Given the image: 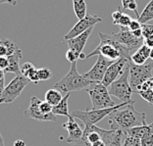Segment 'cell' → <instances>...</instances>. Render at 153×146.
Returning <instances> with one entry per match:
<instances>
[{
  "label": "cell",
  "instance_id": "34",
  "mask_svg": "<svg viewBox=\"0 0 153 146\" xmlns=\"http://www.w3.org/2000/svg\"><path fill=\"white\" fill-rule=\"evenodd\" d=\"M140 29H141V24L140 23V21L137 19L131 20V22L130 23V26H128V30H130L131 32H134V30H140Z\"/></svg>",
  "mask_w": 153,
  "mask_h": 146
},
{
  "label": "cell",
  "instance_id": "44",
  "mask_svg": "<svg viewBox=\"0 0 153 146\" xmlns=\"http://www.w3.org/2000/svg\"><path fill=\"white\" fill-rule=\"evenodd\" d=\"M79 59H86V55L82 52V53L79 54Z\"/></svg>",
  "mask_w": 153,
  "mask_h": 146
},
{
  "label": "cell",
  "instance_id": "36",
  "mask_svg": "<svg viewBox=\"0 0 153 146\" xmlns=\"http://www.w3.org/2000/svg\"><path fill=\"white\" fill-rule=\"evenodd\" d=\"M122 15H123V11H122V10H121V7H119V8H118L117 11H115V12H113V13H112V19H113V23L117 22V21L121 18V16H122Z\"/></svg>",
  "mask_w": 153,
  "mask_h": 146
},
{
  "label": "cell",
  "instance_id": "10",
  "mask_svg": "<svg viewBox=\"0 0 153 146\" xmlns=\"http://www.w3.org/2000/svg\"><path fill=\"white\" fill-rule=\"evenodd\" d=\"M113 63H114L113 61L103 57L102 55H98V58H97V61L94 64V66L88 72L83 74V76H85V78H86L93 82H101L104 76H105L107 69Z\"/></svg>",
  "mask_w": 153,
  "mask_h": 146
},
{
  "label": "cell",
  "instance_id": "41",
  "mask_svg": "<svg viewBox=\"0 0 153 146\" xmlns=\"http://www.w3.org/2000/svg\"><path fill=\"white\" fill-rule=\"evenodd\" d=\"M13 146H26V143H25V141H24V140L18 139V140H16L15 142H14Z\"/></svg>",
  "mask_w": 153,
  "mask_h": 146
},
{
  "label": "cell",
  "instance_id": "45",
  "mask_svg": "<svg viewBox=\"0 0 153 146\" xmlns=\"http://www.w3.org/2000/svg\"><path fill=\"white\" fill-rule=\"evenodd\" d=\"M0 146H4V141H3V138L1 135H0Z\"/></svg>",
  "mask_w": 153,
  "mask_h": 146
},
{
  "label": "cell",
  "instance_id": "42",
  "mask_svg": "<svg viewBox=\"0 0 153 146\" xmlns=\"http://www.w3.org/2000/svg\"><path fill=\"white\" fill-rule=\"evenodd\" d=\"M91 146H106V144L103 140H98V141H96L95 143H93Z\"/></svg>",
  "mask_w": 153,
  "mask_h": 146
},
{
  "label": "cell",
  "instance_id": "15",
  "mask_svg": "<svg viewBox=\"0 0 153 146\" xmlns=\"http://www.w3.org/2000/svg\"><path fill=\"white\" fill-rule=\"evenodd\" d=\"M92 30H93V27H90V29H88L86 32H85L83 33L79 34V36L72 38V39L67 40L69 48L72 49V50L76 51L78 54L82 53V50H83V48H85V43L88 42V39L89 38L90 34H91V33H92Z\"/></svg>",
  "mask_w": 153,
  "mask_h": 146
},
{
  "label": "cell",
  "instance_id": "33",
  "mask_svg": "<svg viewBox=\"0 0 153 146\" xmlns=\"http://www.w3.org/2000/svg\"><path fill=\"white\" fill-rule=\"evenodd\" d=\"M33 67H34V66H33V64L32 63V62H25V63L21 66V75L25 76L27 73Z\"/></svg>",
  "mask_w": 153,
  "mask_h": 146
},
{
  "label": "cell",
  "instance_id": "31",
  "mask_svg": "<svg viewBox=\"0 0 153 146\" xmlns=\"http://www.w3.org/2000/svg\"><path fill=\"white\" fill-rule=\"evenodd\" d=\"M9 56V50L8 46L5 42V37L0 39V57H8Z\"/></svg>",
  "mask_w": 153,
  "mask_h": 146
},
{
  "label": "cell",
  "instance_id": "20",
  "mask_svg": "<svg viewBox=\"0 0 153 146\" xmlns=\"http://www.w3.org/2000/svg\"><path fill=\"white\" fill-rule=\"evenodd\" d=\"M137 20L140 21L141 25L142 24H147L149 21L153 20V0H150L148 4L145 6V8L141 12Z\"/></svg>",
  "mask_w": 153,
  "mask_h": 146
},
{
  "label": "cell",
  "instance_id": "7",
  "mask_svg": "<svg viewBox=\"0 0 153 146\" xmlns=\"http://www.w3.org/2000/svg\"><path fill=\"white\" fill-rule=\"evenodd\" d=\"M130 65V76L128 82L133 88L134 92L137 91V88L141 83L148 81L152 78L153 71V61L145 63L143 65H135L131 60L128 61Z\"/></svg>",
  "mask_w": 153,
  "mask_h": 146
},
{
  "label": "cell",
  "instance_id": "5",
  "mask_svg": "<svg viewBox=\"0 0 153 146\" xmlns=\"http://www.w3.org/2000/svg\"><path fill=\"white\" fill-rule=\"evenodd\" d=\"M128 76H130V65L128 62L122 76L114 82L111 83L108 87L110 95L116 97L122 102L131 101V95H133V93H134L130 84V82H128Z\"/></svg>",
  "mask_w": 153,
  "mask_h": 146
},
{
  "label": "cell",
  "instance_id": "43",
  "mask_svg": "<svg viewBox=\"0 0 153 146\" xmlns=\"http://www.w3.org/2000/svg\"><path fill=\"white\" fill-rule=\"evenodd\" d=\"M4 76H5V72L0 69V79H4Z\"/></svg>",
  "mask_w": 153,
  "mask_h": 146
},
{
  "label": "cell",
  "instance_id": "29",
  "mask_svg": "<svg viewBox=\"0 0 153 146\" xmlns=\"http://www.w3.org/2000/svg\"><path fill=\"white\" fill-rule=\"evenodd\" d=\"M66 59H67L71 64L75 63V62L78 61V59H79V54H78L76 51L69 48V49L67 50V52H66Z\"/></svg>",
  "mask_w": 153,
  "mask_h": 146
},
{
  "label": "cell",
  "instance_id": "14",
  "mask_svg": "<svg viewBox=\"0 0 153 146\" xmlns=\"http://www.w3.org/2000/svg\"><path fill=\"white\" fill-rule=\"evenodd\" d=\"M63 128H65L68 131V137L65 141L67 143H72V142H76L79 141L82 136L83 130H82V127L79 126V124L75 121V118L72 116L68 118V122L63 124Z\"/></svg>",
  "mask_w": 153,
  "mask_h": 146
},
{
  "label": "cell",
  "instance_id": "4",
  "mask_svg": "<svg viewBox=\"0 0 153 146\" xmlns=\"http://www.w3.org/2000/svg\"><path fill=\"white\" fill-rule=\"evenodd\" d=\"M85 91L88 93L92 104L93 110L106 109L116 106L108 91V87H106L102 82H94L89 85Z\"/></svg>",
  "mask_w": 153,
  "mask_h": 146
},
{
  "label": "cell",
  "instance_id": "39",
  "mask_svg": "<svg viewBox=\"0 0 153 146\" xmlns=\"http://www.w3.org/2000/svg\"><path fill=\"white\" fill-rule=\"evenodd\" d=\"M5 88V79H0V97H1L3 91H4Z\"/></svg>",
  "mask_w": 153,
  "mask_h": 146
},
{
  "label": "cell",
  "instance_id": "32",
  "mask_svg": "<svg viewBox=\"0 0 153 146\" xmlns=\"http://www.w3.org/2000/svg\"><path fill=\"white\" fill-rule=\"evenodd\" d=\"M137 51L140 52V53L143 57H145L146 59H148V58H149V56H150V51H151V48H150V47H148L147 45L143 44L140 48H138Z\"/></svg>",
  "mask_w": 153,
  "mask_h": 146
},
{
  "label": "cell",
  "instance_id": "12",
  "mask_svg": "<svg viewBox=\"0 0 153 146\" xmlns=\"http://www.w3.org/2000/svg\"><path fill=\"white\" fill-rule=\"evenodd\" d=\"M128 61L130 60H128L126 58H120L117 61H115L113 64L110 65L101 82L106 87H109L111 83L114 82L122 76Z\"/></svg>",
  "mask_w": 153,
  "mask_h": 146
},
{
  "label": "cell",
  "instance_id": "8",
  "mask_svg": "<svg viewBox=\"0 0 153 146\" xmlns=\"http://www.w3.org/2000/svg\"><path fill=\"white\" fill-rule=\"evenodd\" d=\"M30 82V79L24 76L23 75L16 76L8 85L5 86L1 97H0V104H9L14 102L18 97L22 94L23 90Z\"/></svg>",
  "mask_w": 153,
  "mask_h": 146
},
{
  "label": "cell",
  "instance_id": "11",
  "mask_svg": "<svg viewBox=\"0 0 153 146\" xmlns=\"http://www.w3.org/2000/svg\"><path fill=\"white\" fill-rule=\"evenodd\" d=\"M41 103V100L36 96H33L30 98V105L27 109L24 112V116L27 119H33L36 121L41 122H56L57 118L53 113L50 114H42L39 110V104Z\"/></svg>",
  "mask_w": 153,
  "mask_h": 146
},
{
  "label": "cell",
  "instance_id": "9",
  "mask_svg": "<svg viewBox=\"0 0 153 146\" xmlns=\"http://www.w3.org/2000/svg\"><path fill=\"white\" fill-rule=\"evenodd\" d=\"M100 22H102V19L100 18V17L96 15H89V14H88L83 19L79 20V22L76 23V25L69 30V33L64 36V39L66 40L72 39V38H74L76 36H79V34L83 33L85 32H86L88 29L94 27L96 24H98Z\"/></svg>",
  "mask_w": 153,
  "mask_h": 146
},
{
  "label": "cell",
  "instance_id": "23",
  "mask_svg": "<svg viewBox=\"0 0 153 146\" xmlns=\"http://www.w3.org/2000/svg\"><path fill=\"white\" fill-rule=\"evenodd\" d=\"M131 61L135 65H143V64L146 63L147 59L142 56L140 52L137 50L134 54L131 55Z\"/></svg>",
  "mask_w": 153,
  "mask_h": 146
},
{
  "label": "cell",
  "instance_id": "24",
  "mask_svg": "<svg viewBox=\"0 0 153 146\" xmlns=\"http://www.w3.org/2000/svg\"><path fill=\"white\" fill-rule=\"evenodd\" d=\"M123 146H141V142L140 138L125 134V141Z\"/></svg>",
  "mask_w": 153,
  "mask_h": 146
},
{
  "label": "cell",
  "instance_id": "21",
  "mask_svg": "<svg viewBox=\"0 0 153 146\" xmlns=\"http://www.w3.org/2000/svg\"><path fill=\"white\" fill-rule=\"evenodd\" d=\"M141 146H153V123L149 125V130L140 138Z\"/></svg>",
  "mask_w": 153,
  "mask_h": 146
},
{
  "label": "cell",
  "instance_id": "27",
  "mask_svg": "<svg viewBox=\"0 0 153 146\" xmlns=\"http://www.w3.org/2000/svg\"><path fill=\"white\" fill-rule=\"evenodd\" d=\"M38 76H39V81H48L52 78V72L50 69L47 68H40L37 69Z\"/></svg>",
  "mask_w": 153,
  "mask_h": 146
},
{
  "label": "cell",
  "instance_id": "28",
  "mask_svg": "<svg viewBox=\"0 0 153 146\" xmlns=\"http://www.w3.org/2000/svg\"><path fill=\"white\" fill-rule=\"evenodd\" d=\"M137 93L148 104H150V105H153V90L152 89L146 90V91H140V92H137Z\"/></svg>",
  "mask_w": 153,
  "mask_h": 146
},
{
  "label": "cell",
  "instance_id": "37",
  "mask_svg": "<svg viewBox=\"0 0 153 146\" xmlns=\"http://www.w3.org/2000/svg\"><path fill=\"white\" fill-rule=\"evenodd\" d=\"M137 2L135 0H122V7L121 10L122 11H125V10H128V7L130 6L131 3Z\"/></svg>",
  "mask_w": 153,
  "mask_h": 146
},
{
  "label": "cell",
  "instance_id": "3",
  "mask_svg": "<svg viewBox=\"0 0 153 146\" xmlns=\"http://www.w3.org/2000/svg\"><path fill=\"white\" fill-rule=\"evenodd\" d=\"M92 83L94 82L85 78L83 75L79 74L76 70V62H75L71 64L68 74L55 83L54 88L58 89L61 93H70L72 91H79L82 89L85 90Z\"/></svg>",
  "mask_w": 153,
  "mask_h": 146
},
{
  "label": "cell",
  "instance_id": "18",
  "mask_svg": "<svg viewBox=\"0 0 153 146\" xmlns=\"http://www.w3.org/2000/svg\"><path fill=\"white\" fill-rule=\"evenodd\" d=\"M62 99H63L62 93L56 88H51L47 90L46 93H45V101L48 102L53 107L58 105Z\"/></svg>",
  "mask_w": 153,
  "mask_h": 146
},
{
  "label": "cell",
  "instance_id": "13",
  "mask_svg": "<svg viewBox=\"0 0 153 146\" xmlns=\"http://www.w3.org/2000/svg\"><path fill=\"white\" fill-rule=\"evenodd\" d=\"M113 36L118 42H120L122 45L126 46L130 51L137 50L138 48H140L144 44L143 38L135 37L133 32H131L130 30H120L119 33H113Z\"/></svg>",
  "mask_w": 153,
  "mask_h": 146
},
{
  "label": "cell",
  "instance_id": "6",
  "mask_svg": "<svg viewBox=\"0 0 153 146\" xmlns=\"http://www.w3.org/2000/svg\"><path fill=\"white\" fill-rule=\"evenodd\" d=\"M135 101L131 100L130 102H122L118 105L111 107V108H106V109H98V110H85V111H74L72 113V116L76 119H79L85 126H92V125L97 124L98 122L103 120L104 118L109 116V115L113 112L114 110L119 109L121 107H123L125 105H128L130 103H134Z\"/></svg>",
  "mask_w": 153,
  "mask_h": 146
},
{
  "label": "cell",
  "instance_id": "47",
  "mask_svg": "<svg viewBox=\"0 0 153 146\" xmlns=\"http://www.w3.org/2000/svg\"><path fill=\"white\" fill-rule=\"evenodd\" d=\"M151 81H152V83H153V76L151 78ZM152 90H153V86H152Z\"/></svg>",
  "mask_w": 153,
  "mask_h": 146
},
{
  "label": "cell",
  "instance_id": "2",
  "mask_svg": "<svg viewBox=\"0 0 153 146\" xmlns=\"http://www.w3.org/2000/svg\"><path fill=\"white\" fill-rule=\"evenodd\" d=\"M98 36L100 38V43L92 52L86 55V58L93 57L95 55L97 56L102 55L103 57L113 62L117 61L120 58H126L128 60H131V51L126 46L118 42L113 36V34L99 33Z\"/></svg>",
  "mask_w": 153,
  "mask_h": 146
},
{
  "label": "cell",
  "instance_id": "26",
  "mask_svg": "<svg viewBox=\"0 0 153 146\" xmlns=\"http://www.w3.org/2000/svg\"><path fill=\"white\" fill-rule=\"evenodd\" d=\"M142 36L143 39L146 38H153V25H148V24H142Z\"/></svg>",
  "mask_w": 153,
  "mask_h": 146
},
{
  "label": "cell",
  "instance_id": "30",
  "mask_svg": "<svg viewBox=\"0 0 153 146\" xmlns=\"http://www.w3.org/2000/svg\"><path fill=\"white\" fill-rule=\"evenodd\" d=\"M39 110L42 114H50L52 113V110H53V106L44 100V101H41V103L39 104Z\"/></svg>",
  "mask_w": 153,
  "mask_h": 146
},
{
  "label": "cell",
  "instance_id": "35",
  "mask_svg": "<svg viewBox=\"0 0 153 146\" xmlns=\"http://www.w3.org/2000/svg\"><path fill=\"white\" fill-rule=\"evenodd\" d=\"M9 66L8 57H0V69L5 71Z\"/></svg>",
  "mask_w": 153,
  "mask_h": 146
},
{
  "label": "cell",
  "instance_id": "1",
  "mask_svg": "<svg viewBox=\"0 0 153 146\" xmlns=\"http://www.w3.org/2000/svg\"><path fill=\"white\" fill-rule=\"evenodd\" d=\"M134 103H130L119 109L114 110L109 115L108 123L110 130H121L125 133L131 128L146 125L145 113L138 112L134 109Z\"/></svg>",
  "mask_w": 153,
  "mask_h": 146
},
{
  "label": "cell",
  "instance_id": "22",
  "mask_svg": "<svg viewBox=\"0 0 153 146\" xmlns=\"http://www.w3.org/2000/svg\"><path fill=\"white\" fill-rule=\"evenodd\" d=\"M131 20L133 19H131L130 16L123 13V15L121 16V18L118 20L117 22L113 23V25L119 26L120 30H128V26H130V23L131 22Z\"/></svg>",
  "mask_w": 153,
  "mask_h": 146
},
{
  "label": "cell",
  "instance_id": "25",
  "mask_svg": "<svg viewBox=\"0 0 153 146\" xmlns=\"http://www.w3.org/2000/svg\"><path fill=\"white\" fill-rule=\"evenodd\" d=\"M26 76L30 79V82H33L34 84H36V83L39 82V76H38V72H37V69H36V67L32 68L27 73V74L24 76Z\"/></svg>",
  "mask_w": 153,
  "mask_h": 146
},
{
  "label": "cell",
  "instance_id": "46",
  "mask_svg": "<svg viewBox=\"0 0 153 146\" xmlns=\"http://www.w3.org/2000/svg\"><path fill=\"white\" fill-rule=\"evenodd\" d=\"M149 58L151 59V61H153V48H151V51H150V56Z\"/></svg>",
  "mask_w": 153,
  "mask_h": 146
},
{
  "label": "cell",
  "instance_id": "16",
  "mask_svg": "<svg viewBox=\"0 0 153 146\" xmlns=\"http://www.w3.org/2000/svg\"><path fill=\"white\" fill-rule=\"evenodd\" d=\"M21 58H22V51L21 50L17 51L15 54L11 55V56H8L9 66L4 71L5 74L6 73H13V74H15L16 76L21 75V66L19 63Z\"/></svg>",
  "mask_w": 153,
  "mask_h": 146
},
{
  "label": "cell",
  "instance_id": "40",
  "mask_svg": "<svg viewBox=\"0 0 153 146\" xmlns=\"http://www.w3.org/2000/svg\"><path fill=\"white\" fill-rule=\"evenodd\" d=\"M133 33H134V36L135 37H137V38H143V36H142V30L141 29L134 30V32H133Z\"/></svg>",
  "mask_w": 153,
  "mask_h": 146
},
{
  "label": "cell",
  "instance_id": "19",
  "mask_svg": "<svg viewBox=\"0 0 153 146\" xmlns=\"http://www.w3.org/2000/svg\"><path fill=\"white\" fill-rule=\"evenodd\" d=\"M72 1H73V5H74V12L76 17L79 20L83 19L88 15V13H86L88 7H86L85 1V0H72Z\"/></svg>",
  "mask_w": 153,
  "mask_h": 146
},
{
  "label": "cell",
  "instance_id": "17",
  "mask_svg": "<svg viewBox=\"0 0 153 146\" xmlns=\"http://www.w3.org/2000/svg\"><path fill=\"white\" fill-rule=\"evenodd\" d=\"M69 97H70V93H67V94L63 97V99L60 101V103L53 107L52 113H53L55 116H65L67 118L71 116V115L69 114V106H68Z\"/></svg>",
  "mask_w": 153,
  "mask_h": 146
},
{
  "label": "cell",
  "instance_id": "38",
  "mask_svg": "<svg viewBox=\"0 0 153 146\" xmlns=\"http://www.w3.org/2000/svg\"><path fill=\"white\" fill-rule=\"evenodd\" d=\"M3 3H7V4H10L12 6H16L17 0H0V4H3Z\"/></svg>",
  "mask_w": 153,
  "mask_h": 146
}]
</instances>
